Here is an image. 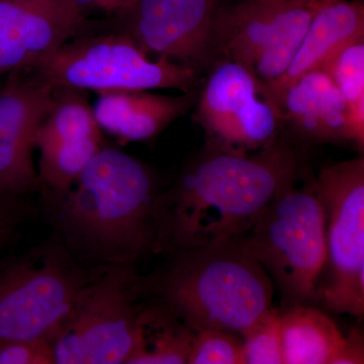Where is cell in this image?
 Masks as SVG:
<instances>
[{"mask_svg":"<svg viewBox=\"0 0 364 364\" xmlns=\"http://www.w3.org/2000/svg\"><path fill=\"white\" fill-rule=\"evenodd\" d=\"M198 90L179 95H160L150 90H116L97 92L92 107L102 132L121 145L156 138L170 124L195 107Z\"/></svg>","mask_w":364,"mask_h":364,"instance_id":"obj_14","label":"cell"},{"mask_svg":"<svg viewBox=\"0 0 364 364\" xmlns=\"http://www.w3.org/2000/svg\"><path fill=\"white\" fill-rule=\"evenodd\" d=\"M361 38H364L363 0L326 1L314 14L291 65L282 77L267 85L273 100L279 107L287 86L306 72L321 68L339 50Z\"/></svg>","mask_w":364,"mask_h":364,"instance_id":"obj_16","label":"cell"},{"mask_svg":"<svg viewBox=\"0 0 364 364\" xmlns=\"http://www.w3.org/2000/svg\"><path fill=\"white\" fill-rule=\"evenodd\" d=\"M188 364H243V340L224 330L196 332Z\"/></svg>","mask_w":364,"mask_h":364,"instance_id":"obj_21","label":"cell"},{"mask_svg":"<svg viewBox=\"0 0 364 364\" xmlns=\"http://www.w3.org/2000/svg\"><path fill=\"white\" fill-rule=\"evenodd\" d=\"M0 364H56L48 339L0 337Z\"/></svg>","mask_w":364,"mask_h":364,"instance_id":"obj_23","label":"cell"},{"mask_svg":"<svg viewBox=\"0 0 364 364\" xmlns=\"http://www.w3.org/2000/svg\"><path fill=\"white\" fill-rule=\"evenodd\" d=\"M73 6L86 18H90L91 14L100 11L98 0H69Z\"/></svg>","mask_w":364,"mask_h":364,"instance_id":"obj_25","label":"cell"},{"mask_svg":"<svg viewBox=\"0 0 364 364\" xmlns=\"http://www.w3.org/2000/svg\"><path fill=\"white\" fill-rule=\"evenodd\" d=\"M193 116L207 136L208 147L231 153L272 145L282 124L267 85L245 66L225 59L208 71Z\"/></svg>","mask_w":364,"mask_h":364,"instance_id":"obj_10","label":"cell"},{"mask_svg":"<svg viewBox=\"0 0 364 364\" xmlns=\"http://www.w3.org/2000/svg\"><path fill=\"white\" fill-rule=\"evenodd\" d=\"M243 340V364H284L282 312L270 306L239 333Z\"/></svg>","mask_w":364,"mask_h":364,"instance_id":"obj_20","label":"cell"},{"mask_svg":"<svg viewBox=\"0 0 364 364\" xmlns=\"http://www.w3.org/2000/svg\"><path fill=\"white\" fill-rule=\"evenodd\" d=\"M54 87L105 90L198 88L200 74L163 58L153 59L127 36L86 33L67 41L33 67Z\"/></svg>","mask_w":364,"mask_h":364,"instance_id":"obj_7","label":"cell"},{"mask_svg":"<svg viewBox=\"0 0 364 364\" xmlns=\"http://www.w3.org/2000/svg\"><path fill=\"white\" fill-rule=\"evenodd\" d=\"M149 294L147 277L136 267L100 268L50 339L55 363H126Z\"/></svg>","mask_w":364,"mask_h":364,"instance_id":"obj_4","label":"cell"},{"mask_svg":"<svg viewBox=\"0 0 364 364\" xmlns=\"http://www.w3.org/2000/svg\"><path fill=\"white\" fill-rule=\"evenodd\" d=\"M134 0H98L100 11L107 16L119 11L122 7L128 6Z\"/></svg>","mask_w":364,"mask_h":364,"instance_id":"obj_26","label":"cell"},{"mask_svg":"<svg viewBox=\"0 0 364 364\" xmlns=\"http://www.w3.org/2000/svg\"><path fill=\"white\" fill-rule=\"evenodd\" d=\"M170 257L164 270L147 277L150 296L195 332L239 334L272 306V280L239 238Z\"/></svg>","mask_w":364,"mask_h":364,"instance_id":"obj_3","label":"cell"},{"mask_svg":"<svg viewBox=\"0 0 364 364\" xmlns=\"http://www.w3.org/2000/svg\"><path fill=\"white\" fill-rule=\"evenodd\" d=\"M303 163L282 139L250 153L205 146L163 189L157 214L156 254H171L238 238L287 188Z\"/></svg>","mask_w":364,"mask_h":364,"instance_id":"obj_1","label":"cell"},{"mask_svg":"<svg viewBox=\"0 0 364 364\" xmlns=\"http://www.w3.org/2000/svg\"><path fill=\"white\" fill-rule=\"evenodd\" d=\"M195 334L149 294L138 317L135 345L124 364H188Z\"/></svg>","mask_w":364,"mask_h":364,"instance_id":"obj_17","label":"cell"},{"mask_svg":"<svg viewBox=\"0 0 364 364\" xmlns=\"http://www.w3.org/2000/svg\"><path fill=\"white\" fill-rule=\"evenodd\" d=\"M219 4L220 0H134L104 20L90 18L86 33H122L148 56L202 75L218 61L213 23Z\"/></svg>","mask_w":364,"mask_h":364,"instance_id":"obj_11","label":"cell"},{"mask_svg":"<svg viewBox=\"0 0 364 364\" xmlns=\"http://www.w3.org/2000/svg\"><path fill=\"white\" fill-rule=\"evenodd\" d=\"M100 269L80 264L54 232L20 255L0 256V337L50 341Z\"/></svg>","mask_w":364,"mask_h":364,"instance_id":"obj_6","label":"cell"},{"mask_svg":"<svg viewBox=\"0 0 364 364\" xmlns=\"http://www.w3.org/2000/svg\"><path fill=\"white\" fill-rule=\"evenodd\" d=\"M88 21L69 0H0V79L37 65Z\"/></svg>","mask_w":364,"mask_h":364,"instance_id":"obj_13","label":"cell"},{"mask_svg":"<svg viewBox=\"0 0 364 364\" xmlns=\"http://www.w3.org/2000/svg\"><path fill=\"white\" fill-rule=\"evenodd\" d=\"M162 191L148 165L105 146L66 193L40 196V208L83 267H136L156 254Z\"/></svg>","mask_w":364,"mask_h":364,"instance_id":"obj_2","label":"cell"},{"mask_svg":"<svg viewBox=\"0 0 364 364\" xmlns=\"http://www.w3.org/2000/svg\"><path fill=\"white\" fill-rule=\"evenodd\" d=\"M296 1L306 2V4H317V6H322L328 0H296Z\"/></svg>","mask_w":364,"mask_h":364,"instance_id":"obj_27","label":"cell"},{"mask_svg":"<svg viewBox=\"0 0 364 364\" xmlns=\"http://www.w3.org/2000/svg\"><path fill=\"white\" fill-rule=\"evenodd\" d=\"M277 287L287 308L315 303L325 267V215L313 182L280 193L238 237Z\"/></svg>","mask_w":364,"mask_h":364,"instance_id":"obj_5","label":"cell"},{"mask_svg":"<svg viewBox=\"0 0 364 364\" xmlns=\"http://www.w3.org/2000/svg\"><path fill=\"white\" fill-rule=\"evenodd\" d=\"M4 80V79H1V80H0V83H1V81Z\"/></svg>","mask_w":364,"mask_h":364,"instance_id":"obj_28","label":"cell"},{"mask_svg":"<svg viewBox=\"0 0 364 364\" xmlns=\"http://www.w3.org/2000/svg\"><path fill=\"white\" fill-rule=\"evenodd\" d=\"M343 95L348 111L349 139L363 152L364 38L345 46L321 67Z\"/></svg>","mask_w":364,"mask_h":364,"instance_id":"obj_19","label":"cell"},{"mask_svg":"<svg viewBox=\"0 0 364 364\" xmlns=\"http://www.w3.org/2000/svg\"><path fill=\"white\" fill-rule=\"evenodd\" d=\"M325 215L326 261L315 301L326 310L364 314V158L335 163L313 181Z\"/></svg>","mask_w":364,"mask_h":364,"instance_id":"obj_8","label":"cell"},{"mask_svg":"<svg viewBox=\"0 0 364 364\" xmlns=\"http://www.w3.org/2000/svg\"><path fill=\"white\" fill-rule=\"evenodd\" d=\"M53 93L54 86L33 67L13 72L0 83V193L16 198L38 193L35 136Z\"/></svg>","mask_w":364,"mask_h":364,"instance_id":"obj_12","label":"cell"},{"mask_svg":"<svg viewBox=\"0 0 364 364\" xmlns=\"http://www.w3.org/2000/svg\"><path fill=\"white\" fill-rule=\"evenodd\" d=\"M344 340L327 314L309 305L282 312L284 364H329Z\"/></svg>","mask_w":364,"mask_h":364,"instance_id":"obj_18","label":"cell"},{"mask_svg":"<svg viewBox=\"0 0 364 364\" xmlns=\"http://www.w3.org/2000/svg\"><path fill=\"white\" fill-rule=\"evenodd\" d=\"M317 4L296 0H238L220 2L213 23L218 61L245 66L268 85L284 75Z\"/></svg>","mask_w":364,"mask_h":364,"instance_id":"obj_9","label":"cell"},{"mask_svg":"<svg viewBox=\"0 0 364 364\" xmlns=\"http://www.w3.org/2000/svg\"><path fill=\"white\" fill-rule=\"evenodd\" d=\"M364 342L363 333L353 329L344 340L338 350L335 352L329 364H363Z\"/></svg>","mask_w":364,"mask_h":364,"instance_id":"obj_24","label":"cell"},{"mask_svg":"<svg viewBox=\"0 0 364 364\" xmlns=\"http://www.w3.org/2000/svg\"><path fill=\"white\" fill-rule=\"evenodd\" d=\"M38 214L28 198L0 193V256L20 236L26 223Z\"/></svg>","mask_w":364,"mask_h":364,"instance_id":"obj_22","label":"cell"},{"mask_svg":"<svg viewBox=\"0 0 364 364\" xmlns=\"http://www.w3.org/2000/svg\"><path fill=\"white\" fill-rule=\"evenodd\" d=\"M282 123L315 143L350 142L343 95L323 68L306 72L287 86L279 100Z\"/></svg>","mask_w":364,"mask_h":364,"instance_id":"obj_15","label":"cell"}]
</instances>
